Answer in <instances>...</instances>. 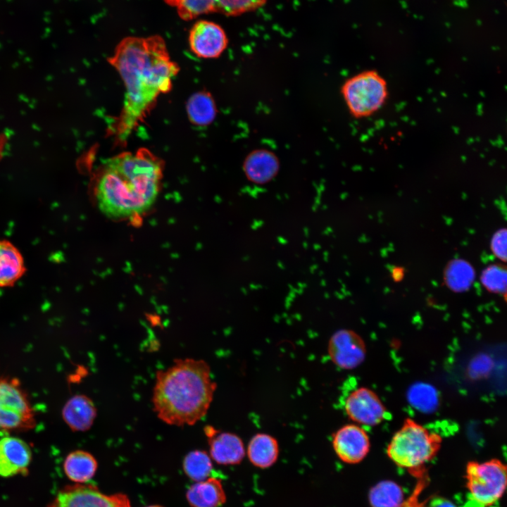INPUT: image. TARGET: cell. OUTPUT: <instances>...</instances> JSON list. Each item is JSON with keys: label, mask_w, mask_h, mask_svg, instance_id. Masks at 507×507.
<instances>
[{"label": "cell", "mask_w": 507, "mask_h": 507, "mask_svg": "<svg viewBox=\"0 0 507 507\" xmlns=\"http://www.w3.org/2000/svg\"><path fill=\"white\" fill-rule=\"evenodd\" d=\"M25 271L19 250L9 241L0 239V287L13 286Z\"/></svg>", "instance_id": "cell-19"}, {"label": "cell", "mask_w": 507, "mask_h": 507, "mask_svg": "<svg viewBox=\"0 0 507 507\" xmlns=\"http://www.w3.org/2000/svg\"><path fill=\"white\" fill-rule=\"evenodd\" d=\"M216 387L205 361L176 358L172 365L156 372L154 411L168 425H193L206 415Z\"/></svg>", "instance_id": "cell-3"}, {"label": "cell", "mask_w": 507, "mask_h": 507, "mask_svg": "<svg viewBox=\"0 0 507 507\" xmlns=\"http://www.w3.org/2000/svg\"><path fill=\"white\" fill-rule=\"evenodd\" d=\"M427 507H458L451 501L442 497L436 496L433 498L429 503Z\"/></svg>", "instance_id": "cell-30"}, {"label": "cell", "mask_w": 507, "mask_h": 507, "mask_svg": "<svg viewBox=\"0 0 507 507\" xmlns=\"http://www.w3.org/2000/svg\"><path fill=\"white\" fill-rule=\"evenodd\" d=\"M475 278L473 268L463 259L453 260L444 271L446 284L454 292H463L470 287Z\"/></svg>", "instance_id": "cell-22"}, {"label": "cell", "mask_w": 507, "mask_h": 507, "mask_svg": "<svg viewBox=\"0 0 507 507\" xmlns=\"http://www.w3.org/2000/svg\"><path fill=\"white\" fill-rule=\"evenodd\" d=\"M35 425L34 410L18 380L0 377V430H28Z\"/></svg>", "instance_id": "cell-7"}, {"label": "cell", "mask_w": 507, "mask_h": 507, "mask_svg": "<svg viewBox=\"0 0 507 507\" xmlns=\"http://www.w3.org/2000/svg\"><path fill=\"white\" fill-rule=\"evenodd\" d=\"M480 280L489 292L504 294L506 292V268L499 264L490 265L483 270Z\"/></svg>", "instance_id": "cell-26"}, {"label": "cell", "mask_w": 507, "mask_h": 507, "mask_svg": "<svg viewBox=\"0 0 507 507\" xmlns=\"http://www.w3.org/2000/svg\"><path fill=\"white\" fill-rule=\"evenodd\" d=\"M368 498L372 507H399L403 492L396 483L384 481L371 489Z\"/></svg>", "instance_id": "cell-24"}, {"label": "cell", "mask_w": 507, "mask_h": 507, "mask_svg": "<svg viewBox=\"0 0 507 507\" xmlns=\"http://www.w3.org/2000/svg\"><path fill=\"white\" fill-rule=\"evenodd\" d=\"M96 408L90 398L84 394L71 397L64 405L62 416L74 432H85L91 428L96 417Z\"/></svg>", "instance_id": "cell-16"}, {"label": "cell", "mask_w": 507, "mask_h": 507, "mask_svg": "<svg viewBox=\"0 0 507 507\" xmlns=\"http://www.w3.org/2000/svg\"><path fill=\"white\" fill-rule=\"evenodd\" d=\"M32 459L30 446L15 437L0 439V476L26 475Z\"/></svg>", "instance_id": "cell-13"}, {"label": "cell", "mask_w": 507, "mask_h": 507, "mask_svg": "<svg viewBox=\"0 0 507 507\" xmlns=\"http://www.w3.org/2000/svg\"><path fill=\"white\" fill-rule=\"evenodd\" d=\"M490 247L492 253L500 260L506 259V230H498L492 238Z\"/></svg>", "instance_id": "cell-29"}, {"label": "cell", "mask_w": 507, "mask_h": 507, "mask_svg": "<svg viewBox=\"0 0 507 507\" xmlns=\"http://www.w3.org/2000/svg\"><path fill=\"white\" fill-rule=\"evenodd\" d=\"M208 440L209 455L218 464L238 465L245 456L246 449L244 442L234 433L215 430L213 434L208 437Z\"/></svg>", "instance_id": "cell-14"}, {"label": "cell", "mask_w": 507, "mask_h": 507, "mask_svg": "<svg viewBox=\"0 0 507 507\" xmlns=\"http://www.w3.org/2000/svg\"><path fill=\"white\" fill-rule=\"evenodd\" d=\"M173 7L179 17L190 20L204 14L215 12L216 0H163Z\"/></svg>", "instance_id": "cell-25"}, {"label": "cell", "mask_w": 507, "mask_h": 507, "mask_svg": "<svg viewBox=\"0 0 507 507\" xmlns=\"http://www.w3.org/2000/svg\"><path fill=\"white\" fill-rule=\"evenodd\" d=\"M344 409L352 421L367 426L380 423L386 413L377 394L364 387L355 389L346 396Z\"/></svg>", "instance_id": "cell-11"}, {"label": "cell", "mask_w": 507, "mask_h": 507, "mask_svg": "<svg viewBox=\"0 0 507 507\" xmlns=\"http://www.w3.org/2000/svg\"><path fill=\"white\" fill-rule=\"evenodd\" d=\"M441 444L439 434L407 418L393 435L387 453L397 466L417 472L435 457Z\"/></svg>", "instance_id": "cell-4"}, {"label": "cell", "mask_w": 507, "mask_h": 507, "mask_svg": "<svg viewBox=\"0 0 507 507\" xmlns=\"http://www.w3.org/2000/svg\"><path fill=\"white\" fill-rule=\"evenodd\" d=\"M341 92L349 113L355 118L370 116L384 104L388 96L385 80L375 70L358 73L348 78Z\"/></svg>", "instance_id": "cell-5"}, {"label": "cell", "mask_w": 507, "mask_h": 507, "mask_svg": "<svg viewBox=\"0 0 507 507\" xmlns=\"http://www.w3.org/2000/svg\"><path fill=\"white\" fill-rule=\"evenodd\" d=\"M280 164L277 156L266 149L251 152L245 158L243 170L246 178L257 184H264L277 174Z\"/></svg>", "instance_id": "cell-15"}, {"label": "cell", "mask_w": 507, "mask_h": 507, "mask_svg": "<svg viewBox=\"0 0 507 507\" xmlns=\"http://www.w3.org/2000/svg\"><path fill=\"white\" fill-rule=\"evenodd\" d=\"M147 507H162V506H158V505H153V506H147Z\"/></svg>", "instance_id": "cell-31"}, {"label": "cell", "mask_w": 507, "mask_h": 507, "mask_svg": "<svg viewBox=\"0 0 507 507\" xmlns=\"http://www.w3.org/2000/svg\"><path fill=\"white\" fill-rule=\"evenodd\" d=\"M48 507H131L123 494H105L91 484L68 486L61 490Z\"/></svg>", "instance_id": "cell-8"}, {"label": "cell", "mask_w": 507, "mask_h": 507, "mask_svg": "<svg viewBox=\"0 0 507 507\" xmlns=\"http://www.w3.org/2000/svg\"><path fill=\"white\" fill-rule=\"evenodd\" d=\"M163 170V161L146 148L107 159L94 189L99 209L113 219L146 213L158 197Z\"/></svg>", "instance_id": "cell-2"}, {"label": "cell", "mask_w": 507, "mask_h": 507, "mask_svg": "<svg viewBox=\"0 0 507 507\" xmlns=\"http://www.w3.org/2000/svg\"><path fill=\"white\" fill-rule=\"evenodd\" d=\"M465 474L470 504L490 507L503 496L506 485V467L500 460L469 462Z\"/></svg>", "instance_id": "cell-6"}, {"label": "cell", "mask_w": 507, "mask_h": 507, "mask_svg": "<svg viewBox=\"0 0 507 507\" xmlns=\"http://www.w3.org/2000/svg\"><path fill=\"white\" fill-rule=\"evenodd\" d=\"M408 396L411 403L423 411H429L437 405V395L433 388L427 384L415 385Z\"/></svg>", "instance_id": "cell-28"}, {"label": "cell", "mask_w": 507, "mask_h": 507, "mask_svg": "<svg viewBox=\"0 0 507 507\" xmlns=\"http://www.w3.org/2000/svg\"><path fill=\"white\" fill-rule=\"evenodd\" d=\"M186 110L190 122L199 126L211 124L217 114V108L213 96L205 91L193 94L187 100Z\"/></svg>", "instance_id": "cell-21"}, {"label": "cell", "mask_w": 507, "mask_h": 507, "mask_svg": "<svg viewBox=\"0 0 507 507\" xmlns=\"http://www.w3.org/2000/svg\"><path fill=\"white\" fill-rule=\"evenodd\" d=\"M332 444L337 456L348 464L361 462L370 447L368 433L356 424H347L339 428L332 434Z\"/></svg>", "instance_id": "cell-12"}, {"label": "cell", "mask_w": 507, "mask_h": 507, "mask_svg": "<svg viewBox=\"0 0 507 507\" xmlns=\"http://www.w3.org/2000/svg\"><path fill=\"white\" fill-rule=\"evenodd\" d=\"M192 53L201 58H216L227 49L228 38L224 29L215 22L199 20L191 27L188 37Z\"/></svg>", "instance_id": "cell-9"}, {"label": "cell", "mask_w": 507, "mask_h": 507, "mask_svg": "<svg viewBox=\"0 0 507 507\" xmlns=\"http://www.w3.org/2000/svg\"><path fill=\"white\" fill-rule=\"evenodd\" d=\"M108 61L120 75L125 88L115 129L122 141L144 120L157 98L171 89L180 67L171 59L164 39L158 35L125 37Z\"/></svg>", "instance_id": "cell-1"}, {"label": "cell", "mask_w": 507, "mask_h": 507, "mask_svg": "<svg viewBox=\"0 0 507 507\" xmlns=\"http://www.w3.org/2000/svg\"><path fill=\"white\" fill-rule=\"evenodd\" d=\"M246 453L249 462L256 468L265 469L273 466L279 457L277 440L266 433H257L249 440Z\"/></svg>", "instance_id": "cell-18"}, {"label": "cell", "mask_w": 507, "mask_h": 507, "mask_svg": "<svg viewBox=\"0 0 507 507\" xmlns=\"http://www.w3.org/2000/svg\"><path fill=\"white\" fill-rule=\"evenodd\" d=\"M327 353L335 365L344 370H351L363 363L366 348L363 339L356 332L341 329L330 337Z\"/></svg>", "instance_id": "cell-10"}, {"label": "cell", "mask_w": 507, "mask_h": 507, "mask_svg": "<svg viewBox=\"0 0 507 507\" xmlns=\"http://www.w3.org/2000/svg\"><path fill=\"white\" fill-rule=\"evenodd\" d=\"M186 498L192 507H219L226 501L221 480L211 476L190 486Z\"/></svg>", "instance_id": "cell-17"}, {"label": "cell", "mask_w": 507, "mask_h": 507, "mask_svg": "<svg viewBox=\"0 0 507 507\" xmlns=\"http://www.w3.org/2000/svg\"><path fill=\"white\" fill-rule=\"evenodd\" d=\"M182 467L185 475L189 479L195 482L203 481L211 476L213 470L212 459L205 451H192L185 456Z\"/></svg>", "instance_id": "cell-23"}, {"label": "cell", "mask_w": 507, "mask_h": 507, "mask_svg": "<svg viewBox=\"0 0 507 507\" xmlns=\"http://www.w3.org/2000/svg\"><path fill=\"white\" fill-rule=\"evenodd\" d=\"M97 466V461L94 456L82 450H76L70 453L63 463L67 477L70 480L80 484L90 480L94 475Z\"/></svg>", "instance_id": "cell-20"}, {"label": "cell", "mask_w": 507, "mask_h": 507, "mask_svg": "<svg viewBox=\"0 0 507 507\" xmlns=\"http://www.w3.org/2000/svg\"><path fill=\"white\" fill-rule=\"evenodd\" d=\"M267 0H216L215 12L235 16L256 10Z\"/></svg>", "instance_id": "cell-27"}]
</instances>
